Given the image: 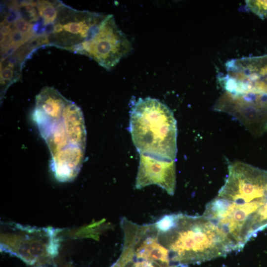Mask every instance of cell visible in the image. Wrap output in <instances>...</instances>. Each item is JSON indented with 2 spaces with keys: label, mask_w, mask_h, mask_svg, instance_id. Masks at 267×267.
Here are the masks:
<instances>
[{
  "label": "cell",
  "mask_w": 267,
  "mask_h": 267,
  "mask_svg": "<svg viewBox=\"0 0 267 267\" xmlns=\"http://www.w3.org/2000/svg\"><path fill=\"white\" fill-rule=\"evenodd\" d=\"M129 131L139 154L175 161L177 121L171 110L158 99L139 98L133 105Z\"/></svg>",
  "instance_id": "cell-4"
},
{
  "label": "cell",
  "mask_w": 267,
  "mask_h": 267,
  "mask_svg": "<svg viewBox=\"0 0 267 267\" xmlns=\"http://www.w3.org/2000/svg\"><path fill=\"white\" fill-rule=\"evenodd\" d=\"M158 238L177 267L209 261L236 250L224 232L203 215L173 214L170 227L158 231Z\"/></svg>",
  "instance_id": "cell-3"
},
{
  "label": "cell",
  "mask_w": 267,
  "mask_h": 267,
  "mask_svg": "<svg viewBox=\"0 0 267 267\" xmlns=\"http://www.w3.org/2000/svg\"><path fill=\"white\" fill-rule=\"evenodd\" d=\"M134 257V252L131 242L123 240V244L120 255L116 262L110 267H126Z\"/></svg>",
  "instance_id": "cell-10"
},
{
  "label": "cell",
  "mask_w": 267,
  "mask_h": 267,
  "mask_svg": "<svg viewBox=\"0 0 267 267\" xmlns=\"http://www.w3.org/2000/svg\"><path fill=\"white\" fill-rule=\"evenodd\" d=\"M61 231L51 227L2 222L0 251L20 259L29 265H44L57 256L61 245Z\"/></svg>",
  "instance_id": "cell-5"
},
{
  "label": "cell",
  "mask_w": 267,
  "mask_h": 267,
  "mask_svg": "<svg viewBox=\"0 0 267 267\" xmlns=\"http://www.w3.org/2000/svg\"><path fill=\"white\" fill-rule=\"evenodd\" d=\"M36 267H45L44 265L37 266ZM66 267H73L72 266H67Z\"/></svg>",
  "instance_id": "cell-13"
},
{
  "label": "cell",
  "mask_w": 267,
  "mask_h": 267,
  "mask_svg": "<svg viewBox=\"0 0 267 267\" xmlns=\"http://www.w3.org/2000/svg\"><path fill=\"white\" fill-rule=\"evenodd\" d=\"M106 15L77 10L57 0L54 19L41 28L39 35L45 39L46 45L79 54L84 44L95 35Z\"/></svg>",
  "instance_id": "cell-6"
},
{
  "label": "cell",
  "mask_w": 267,
  "mask_h": 267,
  "mask_svg": "<svg viewBox=\"0 0 267 267\" xmlns=\"http://www.w3.org/2000/svg\"><path fill=\"white\" fill-rule=\"evenodd\" d=\"M139 163L135 187L139 189L155 184L170 195L174 194L176 185L175 161L139 154Z\"/></svg>",
  "instance_id": "cell-9"
},
{
  "label": "cell",
  "mask_w": 267,
  "mask_h": 267,
  "mask_svg": "<svg viewBox=\"0 0 267 267\" xmlns=\"http://www.w3.org/2000/svg\"><path fill=\"white\" fill-rule=\"evenodd\" d=\"M126 267H163L150 261L136 259L134 257Z\"/></svg>",
  "instance_id": "cell-12"
},
{
  "label": "cell",
  "mask_w": 267,
  "mask_h": 267,
  "mask_svg": "<svg viewBox=\"0 0 267 267\" xmlns=\"http://www.w3.org/2000/svg\"><path fill=\"white\" fill-rule=\"evenodd\" d=\"M213 110L231 115L253 134L267 132V94L225 90Z\"/></svg>",
  "instance_id": "cell-8"
},
{
  "label": "cell",
  "mask_w": 267,
  "mask_h": 267,
  "mask_svg": "<svg viewBox=\"0 0 267 267\" xmlns=\"http://www.w3.org/2000/svg\"><path fill=\"white\" fill-rule=\"evenodd\" d=\"M32 118L49 148L55 178L60 182L74 179L83 164L87 142L81 108L54 88L45 87L36 96Z\"/></svg>",
  "instance_id": "cell-2"
},
{
  "label": "cell",
  "mask_w": 267,
  "mask_h": 267,
  "mask_svg": "<svg viewBox=\"0 0 267 267\" xmlns=\"http://www.w3.org/2000/svg\"><path fill=\"white\" fill-rule=\"evenodd\" d=\"M132 49L131 42L116 24L114 16L108 14L79 54L91 58L100 66L110 70Z\"/></svg>",
  "instance_id": "cell-7"
},
{
  "label": "cell",
  "mask_w": 267,
  "mask_h": 267,
  "mask_svg": "<svg viewBox=\"0 0 267 267\" xmlns=\"http://www.w3.org/2000/svg\"><path fill=\"white\" fill-rule=\"evenodd\" d=\"M227 235L235 250L242 249L267 227V171L235 162L218 195L203 215Z\"/></svg>",
  "instance_id": "cell-1"
},
{
  "label": "cell",
  "mask_w": 267,
  "mask_h": 267,
  "mask_svg": "<svg viewBox=\"0 0 267 267\" xmlns=\"http://www.w3.org/2000/svg\"><path fill=\"white\" fill-rule=\"evenodd\" d=\"M246 8L261 18H267V0H245Z\"/></svg>",
  "instance_id": "cell-11"
}]
</instances>
